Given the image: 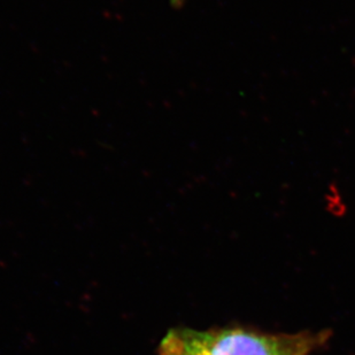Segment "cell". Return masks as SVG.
<instances>
[{
  "label": "cell",
  "instance_id": "1",
  "mask_svg": "<svg viewBox=\"0 0 355 355\" xmlns=\"http://www.w3.org/2000/svg\"><path fill=\"white\" fill-rule=\"evenodd\" d=\"M314 343L315 339L305 335L174 330L162 340L160 352L161 355H307Z\"/></svg>",
  "mask_w": 355,
  "mask_h": 355
}]
</instances>
